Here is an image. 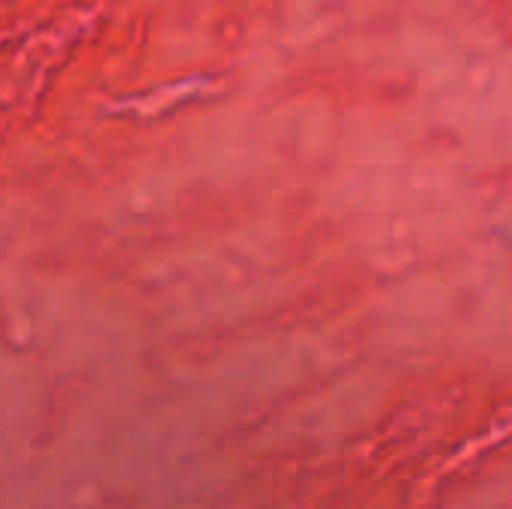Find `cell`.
<instances>
[]
</instances>
